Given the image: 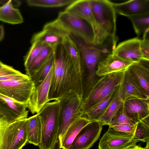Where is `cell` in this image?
<instances>
[{"label":"cell","instance_id":"1f68e13d","mask_svg":"<svg viewBox=\"0 0 149 149\" xmlns=\"http://www.w3.org/2000/svg\"><path fill=\"white\" fill-rule=\"evenodd\" d=\"M137 123L128 116L123 105L116 113L108 125L111 127L115 126L125 125H136Z\"/></svg>","mask_w":149,"mask_h":149},{"label":"cell","instance_id":"6da1fadb","mask_svg":"<svg viewBox=\"0 0 149 149\" xmlns=\"http://www.w3.org/2000/svg\"><path fill=\"white\" fill-rule=\"evenodd\" d=\"M54 63L50 88L49 101L57 99L71 91L82 97L81 77L62 44L54 52Z\"/></svg>","mask_w":149,"mask_h":149},{"label":"cell","instance_id":"8992f818","mask_svg":"<svg viewBox=\"0 0 149 149\" xmlns=\"http://www.w3.org/2000/svg\"><path fill=\"white\" fill-rule=\"evenodd\" d=\"M124 73H113L100 77L82 101L83 113L119 86L122 81Z\"/></svg>","mask_w":149,"mask_h":149},{"label":"cell","instance_id":"b9f144b4","mask_svg":"<svg viewBox=\"0 0 149 149\" xmlns=\"http://www.w3.org/2000/svg\"><path fill=\"white\" fill-rule=\"evenodd\" d=\"M128 149H144V148H143L141 147L136 145V146L130 148Z\"/></svg>","mask_w":149,"mask_h":149},{"label":"cell","instance_id":"74e56055","mask_svg":"<svg viewBox=\"0 0 149 149\" xmlns=\"http://www.w3.org/2000/svg\"><path fill=\"white\" fill-rule=\"evenodd\" d=\"M26 74L20 72L19 73L7 75L0 77V81L20 79L27 77Z\"/></svg>","mask_w":149,"mask_h":149},{"label":"cell","instance_id":"9a60e30c","mask_svg":"<svg viewBox=\"0 0 149 149\" xmlns=\"http://www.w3.org/2000/svg\"><path fill=\"white\" fill-rule=\"evenodd\" d=\"M141 40L138 37L127 40L119 43L112 54L133 62L148 61L144 59L141 49Z\"/></svg>","mask_w":149,"mask_h":149},{"label":"cell","instance_id":"3957f363","mask_svg":"<svg viewBox=\"0 0 149 149\" xmlns=\"http://www.w3.org/2000/svg\"><path fill=\"white\" fill-rule=\"evenodd\" d=\"M60 105L56 100L47 103L37 113L41 123L40 149H54L58 142Z\"/></svg>","mask_w":149,"mask_h":149},{"label":"cell","instance_id":"7bdbcfd3","mask_svg":"<svg viewBox=\"0 0 149 149\" xmlns=\"http://www.w3.org/2000/svg\"><path fill=\"white\" fill-rule=\"evenodd\" d=\"M8 0H0V3L3 4V5L6 3Z\"/></svg>","mask_w":149,"mask_h":149},{"label":"cell","instance_id":"7c38bea8","mask_svg":"<svg viewBox=\"0 0 149 149\" xmlns=\"http://www.w3.org/2000/svg\"><path fill=\"white\" fill-rule=\"evenodd\" d=\"M27 106L0 93V119L9 124L27 118Z\"/></svg>","mask_w":149,"mask_h":149},{"label":"cell","instance_id":"52a82bcc","mask_svg":"<svg viewBox=\"0 0 149 149\" xmlns=\"http://www.w3.org/2000/svg\"><path fill=\"white\" fill-rule=\"evenodd\" d=\"M35 87L29 76L18 79L0 81V93L21 104L27 105Z\"/></svg>","mask_w":149,"mask_h":149},{"label":"cell","instance_id":"44dd1931","mask_svg":"<svg viewBox=\"0 0 149 149\" xmlns=\"http://www.w3.org/2000/svg\"><path fill=\"white\" fill-rule=\"evenodd\" d=\"M120 86L96 105L84 112L83 116L91 122L98 121L116 96Z\"/></svg>","mask_w":149,"mask_h":149},{"label":"cell","instance_id":"277c9868","mask_svg":"<svg viewBox=\"0 0 149 149\" xmlns=\"http://www.w3.org/2000/svg\"><path fill=\"white\" fill-rule=\"evenodd\" d=\"M57 100L59 103L58 140L60 141L70 126L83 115L82 97L71 91Z\"/></svg>","mask_w":149,"mask_h":149},{"label":"cell","instance_id":"836d02e7","mask_svg":"<svg viewBox=\"0 0 149 149\" xmlns=\"http://www.w3.org/2000/svg\"><path fill=\"white\" fill-rule=\"evenodd\" d=\"M42 29L50 31L63 37L70 36L71 34L57 18L46 24Z\"/></svg>","mask_w":149,"mask_h":149},{"label":"cell","instance_id":"ffe728a7","mask_svg":"<svg viewBox=\"0 0 149 149\" xmlns=\"http://www.w3.org/2000/svg\"><path fill=\"white\" fill-rule=\"evenodd\" d=\"M148 64L149 61L134 63L128 69L145 93L149 95V69L147 66Z\"/></svg>","mask_w":149,"mask_h":149},{"label":"cell","instance_id":"ac0fdd59","mask_svg":"<svg viewBox=\"0 0 149 149\" xmlns=\"http://www.w3.org/2000/svg\"><path fill=\"white\" fill-rule=\"evenodd\" d=\"M116 14L127 17L149 13V0H132L120 3L112 2Z\"/></svg>","mask_w":149,"mask_h":149},{"label":"cell","instance_id":"d6a6232c","mask_svg":"<svg viewBox=\"0 0 149 149\" xmlns=\"http://www.w3.org/2000/svg\"><path fill=\"white\" fill-rule=\"evenodd\" d=\"M31 44V45L29 51L24 57L25 68L26 67L44 48L49 46L38 42H35Z\"/></svg>","mask_w":149,"mask_h":149},{"label":"cell","instance_id":"7a4b0ae2","mask_svg":"<svg viewBox=\"0 0 149 149\" xmlns=\"http://www.w3.org/2000/svg\"><path fill=\"white\" fill-rule=\"evenodd\" d=\"M70 36L77 46L80 53L82 99L83 100L100 77L96 75L98 63L112 54L114 47L110 38L102 43L96 44L86 42L71 34Z\"/></svg>","mask_w":149,"mask_h":149},{"label":"cell","instance_id":"7402d4cb","mask_svg":"<svg viewBox=\"0 0 149 149\" xmlns=\"http://www.w3.org/2000/svg\"><path fill=\"white\" fill-rule=\"evenodd\" d=\"M91 122L83 116L77 119L68 127L59 141L60 147L63 149H68L81 130Z\"/></svg>","mask_w":149,"mask_h":149},{"label":"cell","instance_id":"4dcf8cb0","mask_svg":"<svg viewBox=\"0 0 149 149\" xmlns=\"http://www.w3.org/2000/svg\"><path fill=\"white\" fill-rule=\"evenodd\" d=\"M75 0H28L27 4L31 6L45 8L58 7L68 6Z\"/></svg>","mask_w":149,"mask_h":149},{"label":"cell","instance_id":"8fae6325","mask_svg":"<svg viewBox=\"0 0 149 149\" xmlns=\"http://www.w3.org/2000/svg\"><path fill=\"white\" fill-rule=\"evenodd\" d=\"M64 10L84 19L91 25L95 35V44L102 43L107 39L95 20L89 0H75L68 6Z\"/></svg>","mask_w":149,"mask_h":149},{"label":"cell","instance_id":"d6986e66","mask_svg":"<svg viewBox=\"0 0 149 149\" xmlns=\"http://www.w3.org/2000/svg\"><path fill=\"white\" fill-rule=\"evenodd\" d=\"M123 107L128 116L137 123L149 116V99H127L124 102Z\"/></svg>","mask_w":149,"mask_h":149},{"label":"cell","instance_id":"d590c367","mask_svg":"<svg viewBox=\"0 0 149 149\" xmlns=\"http://www.w3.org/2000/svg\"><path fill=\"white\" fill-rule=\"evenodd\" d=\"M141 49L145 60L149 61V30L143 34V38L141 41Z\"/></svg>","mask_w":149,"mask_h":149},{"label":"cell","instance_id":"e575fe53","mask_svg":"<svg viewBox=\"0 0 149 149\" xmlns=\"http://www.w3.org/2000/svg\"><path fill=\"white\" fill-rule=\"evenodd\" d=\"M133 135L135 139L138 141L149 142V125L141 121L138 122Z\"/></svg>","mask_w":149,"mask_h":149},{"label":"cell","instance_id":"4316f807","mask_svg":"<svg viewBox=\"0 0 149 149\" xmlns=\"http://www.w3.org/2000/svg\"><path fill=\"white\" fill-rule=\"evenodd\" d=\"M56 47L48 46L44 48L25 68L26 74L30 77L51 57L53 54Z\"/></svg>","mask_w":149,"mask_h":149},{"label":"cell","instance_id":"ab89813d","mask_svg":"<svg viewBox=\"0 0 149 149\" xmlns=\"http://www.w3.org/2000/svg\"><path fill=\"white\" fill-rule=\"evenodd\" d=\"M4 36V28L0 24V42L3 39Z\"/></svg>","mask_w":149,"mask_h":149},{"label":"cell","instance_id":"d4e9b609","mask_svg":"<svg viewBox=\"0 0 149 149\" xmlns=\"http://www.w3.org/2000/svg\"><path fill=\"white\" fill-rule=\"evenodd\" d=\"M64 38L50 31L42 29L33 36L31 43L38 42L52 47H56L62 44Z\"/></svg>","mask_w":149,"mask_h":149},{"label":"cell","instance_id":"4fadbf2b","mask_svg":"<svg viewBox=\"0 0 149 149\" xmlns=\"http://www.w3.org/2000/svg\"><path fill=\"white\" fill-rule=\"evenodd\" d=\"M102 126L98 121L91 122L81 130L68 149H89L99 138Z\"/></svg>","mask_w":149,"mask_h":149},{"label":"cell","instance_id":"ee69618b","mask_svg":"<svg viewBox=\"0 0 149 149\" xmlns=\"http://www.w3.org/2000/svg\"><path fill=\"white\" fill-rule=\"evenodd\" d=\"M149 142L146 143V147L144 148V149H149Z\"/></svg>","mask_w":149,"mask_h":149},{"label":"cell","instance_id":"f1b7e54d","mask_svg":"<svg viewBox=\"0 0 149 149\" xmlns=\"http://www.w3.org/2000/svg\"><path fill=\"white\" fill-rule=\"evenodd\" d=\"M131 22L134 31L139 36L149 30V13L127 17Z\"/></svg>","mask_w":149,"mask_h":149},{"label":"cell","instance_id":"cb8c5ba5","mask_svg":"<svg viewBox=\"0 0 149 149\" xmlns=\"http://www.w3.org/2000/svg\"><path fill=\"white\" fill-rule=\"evenodd\" d=\"M0 20L13 24H21L24 22L19 11L13 6L10 0L0 6Z\"/></svg>","mask_w":149,"mask_h":149},{"label":"cell","instance_id":"83f0119b","mask_svg":"<svg viewBox=\"0 0 149 149\" xmlns=\"http://www.w3.org/2000/svg\"><path fill=\"white\" fill-rule=\"evenodd\" d=\"M120 87V86L116 96L98 121L103 126L108 125L116 113L123 105L124 102L121 99L119 95Z\"/></svg>","mask_w":149,"mask_h":149},{"label":"cell","instance_id":"30bf717a","mask_svg":"<svg viewBox=\"0 0 149 149\" xmlns=\"http://www.w3.org/2000/svg\"><path fill=\"white\" fill-rule=\"evenodd\" d=\"M133 134L117 131L109 127L100 141L98 149H128L138 141Z\"/></svg>","mask_w":149,"mask_h":149},{"label":"cell","instance_id":"2e32d148","mask_svg":"<svg viewBox=\"0 0 149 149\" xmlns=\"http://www.w3.org/2000/svg\"><path fill=\"white\" fill-rule=\"evenodd\" d=\"M120 97L124 102L130 98L149 99L145 93L128 69L124 73L119 91Z\"/></svg>","mask_w":149,"mask_h":149},{"label":"cell","instance_id":"484cf974","mask_svg":"<svg viewBox=\"0 0 149 149\" xmlns=\"http://www.w3.org/2000/svg\"><path fill=\"white\" fill-rule=\"evenodd\" d=\"M62 45L71 59L76 70L81 77V59L77 46L70 36L64 37Z\"/></svg>","mask_w":149,"mask_h":149},{"label":"cell","instance_id":"e0dca14e","mask_svg":"<svg viewBox=\"0 0 149 149\" xmlns=\"http://www.w3.org/2000/svg\"><path fill=\"white\" fill-rule=\"evenodd\" d=\"M134 63L112 53L98 63L96 75L101 77L113 73L124 72Z\"/></svg>","mask_w":149,"mask_h":149},{"label":"cell","instance_id":"f546056e","mask_svg":"<svg viewBox=\"0 0 149 149\" xmlns=\"http://www.w3.org/2000/svg\"><path fill=\"white\" fill-rule=\"evenodd\" d=\"M54 61V53L48 61L30 77L33 81L35 87L40 84L47 77L53 65Z\"/></svg>","mask_w":149,"mask_h":149},{"label":"cell","instance_id":"5b68a950","mask_svg":"<svg viewBox=\"0 0 149 149\" xmlns=\"http://www.w3.org/2000/svg\"><path fill=\"white\" fill-rule=\"evenodd\" d=\"M95 20L99 29L107 38L112 40L114 47L117 41L116 13L112 2L107 0H89Z\"/></svg>","mask_w":149,"mask_h":149},{"label":"cell","instance_id":"9c48e42d","mask_svg":"<svg viewBox=\"0 0 149 149\" xmlns=\"http://www.w3.org/2000/svg\"><path fill=\"white\" fill-rule=\"evenodd\" d=\"M27 118L9 124L3 135L0 149H21L27 141Z\"/></svg>","mask_w":149,"mask_h":149},{"label":"cell","instance_id":"5bb4252c","mask_svg":"<svg viewBox=\"0 0 149 149\" xmlns=\"http://www.w3.org/2000/svg\"><path fill=\"white\" fill-rule=\"evenodd\" d=\"M54 65V64H53ZM53 66L42 82L35 87L27 105L32 114L38 113L48 102L52 74Z\"/></svg>","mask_w":149,"mask_h":149},{"label":"cell","instance_id":"8d00e7d4","mask_svg":"<svg viewBox=\"0 0 149 149\" xmlns=\"http://www.w3.org/2000/svg\"><path fill=\"white\" fill-rule=\"evenodd\" d=\"M136 125H125L115 126L111 127L114 130L127 133L134 134L136 128Z\"/></svg>","mask_w":149,"mask_h":149},{"label":"cell","instance_id":"f35d334b","mask_svg":"<svg viewBox=\"0 0 149 149\" xmlns=\"http://www.w3.org/2000/svg\"><path fill=\"white\" fill-rule=\"evenodd\" d=\"M4 120L0 119V142L7 127L9 125Z\"/></svg>","mask_w":149,"mask_h":149},{"label":"cell","instance_id":"ba28073f","mask_svg":"<svg viewBox=\"0 0 149 149\" xmlns=\"http://www.w3.org/2000/svg\"><path fill=\"white\" fill-rule=\"evenodd\" d=\"M57 19L71 34L86 42L95 43V35L93 28L84 19L65 10L59 12Z\"/></svg>","mask_w":149,"mask_h":149},{"label":"cell","instance_id":"60d3db41","mask_svg":"<svg viewBox=\"0 0 149 149\" xmlns=\"http://www.w3.org/2000/svg\"><path fill=\"white\" fill-rule=\"evenodd\" d=\"M11 1L13 5L15 8L19 6L20 4V2L19 1L15 0Z\"/></svg>","mask_w":149,"mask_h":149},{"label":"cell","instance_id":"603a6c76","mask_svg":"<svg viewBox=\"0 0 149 149\" xmlns=\"http://www.w3.org/2000/svg\"><path fill=\"white\" fill-rule=\"evenodd\" d=\"M27 143L38 146L41 139L42 125L37 113L27 118Z\"/></svg>","mask_w":149,"mask_h":149}]
</instances>
